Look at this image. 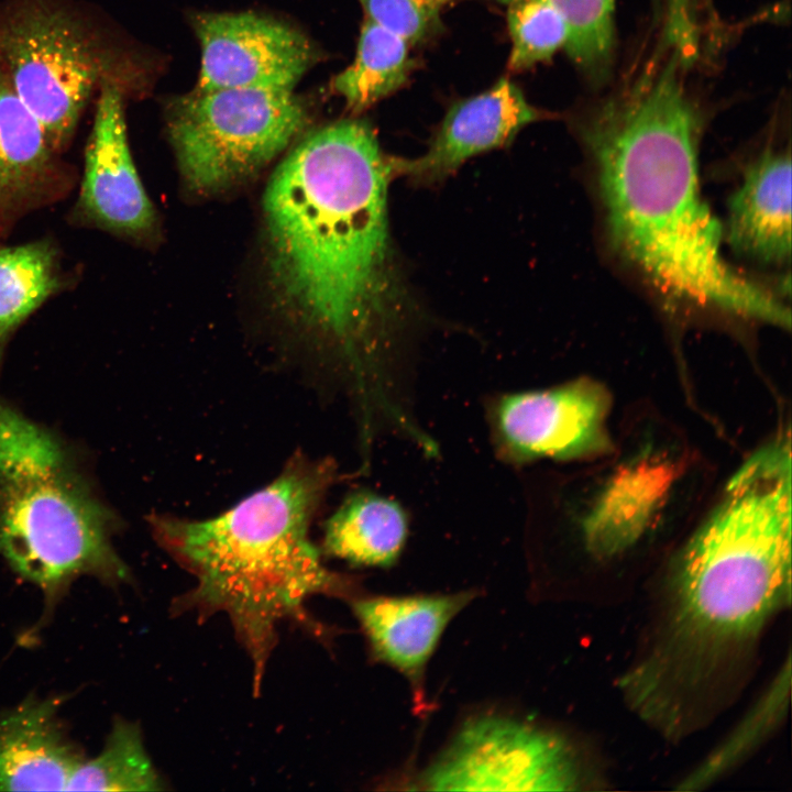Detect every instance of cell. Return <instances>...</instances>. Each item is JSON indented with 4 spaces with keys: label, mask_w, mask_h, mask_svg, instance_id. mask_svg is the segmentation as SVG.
Instances as JSON below:
<instances>
[{
    "label": "cell",
    "mask_w": 792,
    "mask_h": 792,
    "mask_svg": "<svg viewBox=\"0 0 792 792\" xmlns=\"http://www.w3.org/2000/svg\"><path fill=\"white\" fill-rule=\"evenodd\" d=\"M365 18L405 38L421 42L439 25L441 12L457 0H359Z\"/></svg>",
    "instance_id": "25"
},
{
    "label": "cell",
    "mask_w": 792,
    "mask_h": 792,
    "mask_svg": "<svg viewBox=\"0 0 792 792\" xmlns=\"http://www.w3.org/2000/svg\"><path fill=\"white\" fill-rule=\"evenodd\" d=\"M732 248L765 264H784L791 255V157L767 150L750 163L728 202Z\"/></svg>",
    "instance_id": "15"
},
{
    "label": "cell",
    "mask_w": 792,
    "mask_h": 792,
    "mask_svg": "<svg viewBox=\"0 0 792 792\" xmlns=\"http://www.w3.org/2000/svg\"><path fill=\"white\" fill-rule=\"evenodd\" d=\"M162 781L147 756L138 725L118 721L103 749L79 761L66 790L157 791Z\"/></svg>",
    "instance_id": "21"
},
{
    "label": "cell",
    "mask_w": 792,
    "mask_h": 792,
    "mask_svg": "<svg viewBox=\"0 0 792 792\" xmlns=\"http://www.w3.org/2000/svg\"><path fill=\"white\" fill-rule=\"evenodd\" d=\"M606 391L578 380L537 391L503 393L486 404L491 439L498 458L512 465L540 459L572 460L605 452Z\"/></svg>",
    "instance_id": "9"
},
{
    "label": "cell",
    "mask_w": 792,
    "mask_h": 792,
    "mask_svg": "<svg viewBox=\"0 0 792 792\" xmlns=\"http://www.w3.org/2000/svg\"><path fill=\"white\" fill-rule=\"evenodd\" d=\"M543 118L515 82L501 78L485 91L453 103L422 154L393 156L395 176L415 187H438L471 158L508 147L521 130Z\"/></svg>",
    "instance_id": "12"
},
{
    "label": "cell",
    "mask_w": 792,
    "mask_h": 792,
    "mask_svg": "<svg viewBox=\"0 0 792 792\" xmlns=\"http://www.w3.org/2000/svg\"><path fill=\"white\" fill-rule=\"evenodd\" d=\"M119 527L70 447L0 396V554L10 568L47 597L84 574L123 582Z\"/></svg>",
    "instance_id": "5"
},
{
    "label": "cell",
    "mask_w": 792,
    "mask_h": 792,
    "mask_svg": "<svg viewBox=\"0 0 792 792\" xmlns=\"http://www.w3.org/2000/svg\"><path fill=\"white\" fill-rule=\"evenodd\" d=\"M123 95L124 90L112 84L98 92L79 194L69 221L143 240L154 231L156 213L129 147Z\"/></svg>",
    "instance_id": "11"
},
{
    "label": "cell",
    "mask_w": 792,
    "mask_h": 792,
    "mask_svg": "<svg viewBox=\"0 0 792 792\" xmlns=\"http://www.w3.org/2000/svg\"><path fill=\"white\" fill-rule=\"evenodd\" d=\"M59 154L0 72V243L28 213L64 199L74 188V168Z\"/></svg>",
    "instance_id": "13"
},
{
    "label": "cell",
    "mask_w": 792,
    "mask_h": 792,
    "mask_svg": "<svg viewBox=\"0 0 792 792\" xmlns=\"http://www.w3.org/2000/svg\"><path fill=\"white\" fill-rule=\"evenodd\" d=\"M509 3L516 0H498ZM558 10L569 26L571 59L594 81L606 76L615 46L616 0H541Z\"/></svg>",
    "instance_id": "22"
},
{
    "label": "cell",
    "mask_w": 792,
    "mask_h": 792,
    "mask_svg": "<svg viewBox=\"0 0 792 792\" xmlns=\"http://www.w3.org/2000/svg\"><path fill=\"white\" fill-rule=\"evenodd\" d=\"M474 596L475 592L370 596L352 606L374 658L403 673L417 691L446 627Z\"/></svg>",
    "instance_id": "14"
},
{
    "label": "cell",
    "mask_w": 792,
    "mask_h": 792,
    "mask_svg": "<svg viewBox=\"0 0 792 792\" xmlns=\"http://www.w3.org/2000/svg\"><path fill=\"white\" fill-rule=\"evenodd\" d=\"M338 475L332 460L297 452L270 483L216 516L147 519L158 544L197 579L186 606L228 614L257 672L282 619L299 616L311 595L351 590L310 538Z\"/></svg>",
    "instance_id": "4"
},
{
    "label": "cell",
    "mask_w": 792,
    "mask_h": 792,
    "mask_svg": "<svg viewBox=\"0 0 792 792\" xmlns=\"http://www.w3.org/2000/svg\"><path fill=\"white\" fill-rule=\"evenodd\" d=\"M393 156L361 119L309 133L263 200L274 287L319 352L316 383L352 417L395 413L408 394L411 319L388 219Z\"/></svg>",
    "instance_id": "1"
},
{
    "label": "cell",
    "mask_w": 792,
    "mask_h": 792,
    "mask_svg": "<svg viewBox=\"0 0 792 792\" xmlns=\"http://www.w3.org/2000/svg\"><path fill=\"white\" fill-rule=\"evenodd\" d=\"M97 14L75 0H0V72L62 153L82 112L129 73Z\"/></svg>",
    "instance_id": "6"
},
{
    "label": "cell",
    "mask_w": 792,
    "mask_h": 792,
    "mask_svg": "<svg viewBox=\"0 0 792 792\" xmlns=\"http://www.w3.org/2000/svg\"><path fill=\"white\" fill-rule=\"evenodd\" d=\"M410 44L374 21L364 20L354 61L333 79V89L353 113L391 96L407 81L414 66Z\"/></svg>",
    "instance_id": "20"
},
{
    "label": "cell",
    "mask_w": 792,
    "mask_h": 792,
    "mask_svg": "<svg viewBox=\"0 0 792 792\" xmlns=\"http://www.w3.org/2000/svg\"><path fill=\"white\" fill-rule=\"evenodd\" d=\"M420 782L433 791H571L579 773L570 747L556 734L483 716L464 724Z\"/></svg>",
    "instance_id": "8"
},
{
    "label": "cell",
    "mask_w": 792,
    "mask_h": 792,
    "mask_svg": "<svg viewBox=\"0 0 792 792\" xmlns=\"http://www.w3.org/2000/svg\"><path fill=\"white\" fill-rule=\"evenodd\" d=\"M695 2L696 0H668L666 35L670 40L685 41L695 34Z\"/></svg>",
    "instance_id": "26"
},
{
    "label": "cell",
    "mask_w": 792,
    "mask_h": 792,
    "mask_svg": "<svg viewBox=\"0 0 792 792\" xmlns=\"http://www.w3.org/2000/svg\"><path fill=\"white\" fill-rule=\"evenodd\" d=\"M194 29L201 46L195 90H292L315 61L304 34L255 13H200Z\"/></svg>",
    "instance_id": "10"
},
{
    "label": "cell",
    "mask_w": 792,
    "mask_h": 792,
    "mask_svg": "<svg viewBox=\"0 0 792 792\" xmlns=\"http://www.w3.org/2000/svg\"><path fill=\"white\" fill-rule=\"evenodd\" d=\"M508 4L509 69L525 70L565 48L569 26L558 10L541 0H516Z\"/></svg>",
    "instance_id": "24"
},
{
    "label": "cell",
    "mask_w": 792,
    "mask_h": 792,
    "mask_svg": "<svg viewBox=\"0 0 792 792\" xmlns=\"http://www.w3.org/2000/svg\"><path fill=\"white\" fill-rule=\"evenodd\" d=\"M790 685V663L780 674L751 713L730 737L711 757L685 779L680 789L704 787L746 757L781 718Z\"/></svg>",
    "instance_id": "23"
},
{
    "label": "cell",
    "mask_w": 792,
    "mask_h": 792,
    "mask_svg": "<svg viewBox=\"0 0 792 792\" xmlns=\"http://www.w3.org/2000/svg\"><path fill=\"white\" fill-rule=\"evenodd\" d=\"M308 113L289 89L195 90L168 107V135L186 184L199 194L255 174L304 130Z\"/></svg>",
    "instance_id": "7"
},
{
    "label": "cell",
    "mask_w": 792,
    "mask_h": 792,
    "mask_svg": "<svg viewBox=\"0 0 792 792\" xmlns=\"http://www.w3.org/2000/svg\"><path fill=\"white\" fill-rule=\"evenodd\" d=\"M670 476L666 465L641 463L614 477L583 522L588 551L606 558L634 543L661 499Z\"/></svg>",
    "instance_id": "18"
},
{
    "label": "cell",
    "mask_w": 792,
    "mask_h": 792,
    "mask_svg": "<svg viewBox=\"0 0 792 792\" xmlns=\"http://www.w3.org/2000/svg\"><path fill=\"white\" fill-rule=\"evenodd\" d=\"M408 536L403 506L370 490L349 494L324 524L322 548L353 565L388 568Z\"/></svg>",
    "instance_id": "17"
},
{
    "label": "cell",
    "mask_w": 792,
    "mask_h": 792,
    "mask_svg": "<svg viewBox=\"0 0 792 792\" xmlns=\"http://www.w3.org/2000/svg\"><path fill=\"white\" fill-rule=\"evenodd\" d=\"M55 698L30 697L0 714V791L66 790L82 759L57 718Z\"/></svg>",
    "instance_id": "16"
},
{
    "label": "cell",
    "mask_w": 792,
    "mask_h": 792,
    "mask_svg": "<svg viewBox=\"0 0 792 792\" xmlns=\"http://www.w3.org/2000/svg\"><path fill=\"white\" fill-rule=\"evenodd\" d=\"M790 590L791 449L782 435L733 475L682 550L660 637L626 678L628 688L662 707L678 686L704 681L751 642Z\"/></svg>",
    "instance_id": "3"
},
{
    "label": "cell",
    "mask_w": 792,
    "mask_h": 792,
    "mask_svg": "<svg viewBox=\"0 0 792 792\" xmlns=\"http://www.w3.org/2000/svg\"><path fill=\"white\" fill-rule=\"evenodd\" d=\"M70 284L52 240L0 244V370L16 329L48 298Z\"/></svg>",
    "instance_id": "19"
},
{
    "label": "cell",
    "mask_w": 792,
    "mask_h": 792,
    "mask_svg": "<svg viewBox=\"0 0 792 792\" xmlns=\"http://www.w3.org/2000/svg\"><path fill=\"white\" fill-rule=\"evenodd\" d=\"M680 66L673 55L580 129L609 242L670 298L790 328L788 307L723 257L724 228L700 190L702 119Z\"/></svg>",
    "instance_id": "2"
}]
</instances>
